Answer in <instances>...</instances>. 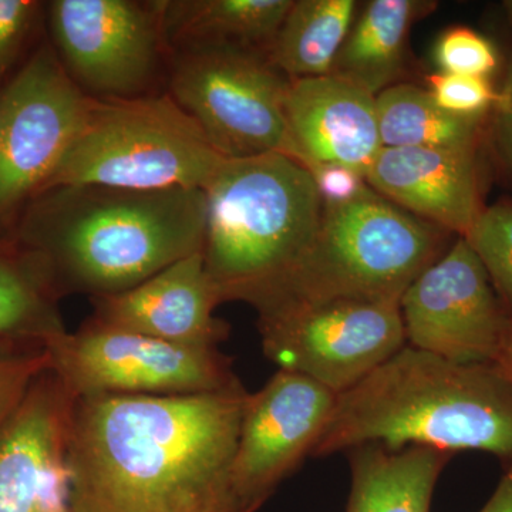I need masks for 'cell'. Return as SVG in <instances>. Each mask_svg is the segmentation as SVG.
<instances>
[{"mask_svg":"<svg viewBox=\"0 0 512 512\" xmlns=\"http://www.w3.org/2000/svg\"><path fill=\"white\" fill-rule=\"evenodd\" d=\"M504 9L507 10L508 16L512 18V0L511 2H504Z\"/></svg>","mask_w":512,"mask_h":512,"instance_id":"cell-33","label":"cell"},{"mask_svg":"<svg viewBox=\"0 0 512 512\" xmlns=\"http://www.w3.org/2000/svg\"><path fill=\"white\" fill-rule=\"evenodd\" d=\"M493 365L500 370L501 375L512 386V315L508 319L507 329H505L503 340H501Z\"/></svg>","mask_w":512,"mask_h":512,"instance_id":"cell-32","label":"cell"},{"mask_svg":"<svg viewBox=\"0 0 512 512\" xmlns=\"http://www.w3.org/2000/svg\"><path fill=\"white\" fill-rule=\"evenodd\" d=\"M286 123L299 163L350 168L365 178L382 150L376 96L328 74L291 80Z\"/></svg>","mask_w":512,"mask_h":512,"instance_id":"cell-16","label":"cell"},{"mask_svg":"<svg viewBox=\"0 0 512 512\" xmlns=\"http://www.w3.org/2000/svg\"><path fill=\"white\" fill-rule=\"evenodd\" d=\"M355 0H293L266 56L289 80L328 76L356 19Z\"/></svg>","mask_w":512,"mask_h":512,"instance_id":"cell-21","label":"cell"},{"mask_svg":"<svg viewBox=\"0 0 512 512\" xmlns=\"http://www.w3.org/2000/svg\"><path fill=\"white\" fill-rule=\"evenodd\" d=\"M365 444L483 451L512 460V386L493 363H456L406 345L338 394L312 457Z\"/></svg>","mask_w":512,"mask_h":512,"instance_id":"cell-3","label":"cell"},{"mask_svg":"<svg viewBox=\"0 0 512 512\" xmlns=\"http://www.w3.org/2000/svg\"><path fill=\"white\" fill-rule=\"evenodd\" d=\"M400 312L407 345L456 363H493L510 319L461 237L404 291Z\"/></svg>","mask_w":512,"mask_h":512,"instance_id":"cell-12","label":"cell"},{"mask_svg":"<svg viewBox=\"0 0 512 512\" xmlns=\"http://www.w3.org/2000/svg\"><path fill=\"white\" fill-rule=\"evenodd\" d=\"M202 258L222 303L264 308L311 247L323 202L311 171L272 153L225 158L205 187Z\"/></svg>","mask_w":512,"mask_h":512,"instance_id":"cell-4","label":"cell"},{"mask_svg":"<svg viewBox=\"0 0 512 512\" xmlns=\"http://www.w3.org/2000/svg\"><path fill=\"white\" fill-rule=\"evenodd\" d=\"M383 148H431L476 154L483 119H466L441 110L427 89L393 84L376 96Z\"/></svg>","mask_w":512,"mask_h":512,"instance_id":"cell-22","label":"cell"},{"mask_svg":"<svg viewBox=\"0 0 512 512\" xmlns=\"http://www.w3.org/2000/svg\"><path fill=\"white\" fill-rule=\"evenodd\" d=\"M429 0H372L360 12L330 74L367 92L382 93L399 79L414 23L436 9Z\"/></svg>","mask_w":512,"mask_h":512,"instance_id":"cell-20","label":"cell"},{"mask_svg":"<svg viewBox=\"0 0 512 512\" xmlns=\"http://www.w3.org/2000/svg\"><path fill=\"white\" fill-rule=\"evenodd\" d=\"M464 239L476 252L495 292L512 315V202L483 208Z\"/></svg>","mask_w":512,"mask_h":512,"instance_id":"cell-24","label":"cell"},{"mask_svg":"<svg viewBox=\"0 0 512 512\" xmlns=\"http://www.w3.org/2000/svg\"><path fill=\"white\" fill-rule=\"evenodd\" d=\"M76 399L46 370L0 430V512H70L67 443Z\"/></svg>","mask_w":512,"mask_h":512,"instance_id":"cell-14","label":"cell"},{"mask_svg":"<svg viewBox=\"0 0 512 512\" xmlns=\"http://www.w3.org/2000/svg\"><path fill=\"white\" fill-rule=\"evenodd\" d=\"M289 82L265 52L247 47H187L168 60V94L224 158L298 160L286 123Z\"/></svg>","mask_w":512,"mask_h":512,"instance_id":"cell-7","label":"cell"},{"mask_svg":"<svg viewBox=\"0 0 512 512\" xmlns=\"http://www.w3.org/2000/svg\"><path fill=\"white\" fill-rule=\"evenodd\" d=\"M87 101L50 45L33 52L0 90V245L46 190Z\"/></svg>","mask_w":512,"mask_h":512,"instance_id":"cell-10","label":"cell"},{"mask_svg":"<svg viewBox=\"0 0 512 512\" xmlns=\"http://www.w3.org/2000/svg\"><path fill=\"white\" fill-rule=\"evenodd\" d=\"M64 333L59 299L26 258L0 245V342L47 348Z\"/></svg>","mask_w":512,"mask_h":512,"instance_id":"cell-23","label":"cell"},{"mask_svg":"<svg viewBox=\"0 0 512 512\" xmlns=\"http://www.w3.org/2000/svg\"><path fill=\"white\" fill-rule=\"evenodd\" d=\"M493 138L498 157L512 177V53L493 107Z\"/></svg>","mask_w":512,"mask_h":512,"instance_id":"cell-30","label":"cell"},{"mask_svg":"<svg viewBox=\"0 0 512 512\" xmlns=\"http://www.w3.org/2000/svg\"><path fill=\"white\" fill-rule=\"evenodd\" d=\"M50 369L46 348L0 342V430L25 399L37 377Z\"/></svg>","mask_w":512,"mask_h":512,"instance_id":"cell-26","label":"cell"},{"mask_svg":"<svg viewBox=\"0 0 512 512\" xmlns=\"http://www.w3.org/2000/svg\"><path fill=\"white\" fill-rule=\"evenodd\" d=\"M87 322L178 345L218 348L229 325L215 316L222 301L202 252L167 266L134 288L90 299Z\"/></svg>","mask_w":512,"mask_h":512,"instance_id":"cell-15","label":"cell"},{"mask_svg":"<svg viewBox=\"0 0 512 512\" xmlns=\"http://www.w3.org/2000/svg\"><path fill=\"white\" fill-rule=\"evenodd\" d=\"M478 512H512V460L505 466L494 493Z\"/></svg>","mask_w":512,"mask_h":512,"instance_id":"cell-31","label":"cell"},{"mask_svg":"<svg viewBox=\"0 0 512 512\" xmlns=\"http://www.w3.org/2000/svg\"><path fill=\"white\" fill-rule=\"evenodd\" d=\"M444 229L414 217L366 185L352 201L323 204L315 239L278 295L258 313L293 302H399L446 252Z\"/></svg>","mask_w":512,"mask_h":512,"instance_id":"cell-5","label":"cell"},{"mask_svg":"<svg viewBox=\"0 0 512 512\" xmlns=\"http://www.w3.org/2000/svg\"><path fill=\"white\" fill-rule=\"evenodd\" d=\"M293 0H160L168 50L237 46L268 52Z\"/></svg>","mask_w":512,"mask_h":512,"instance_id":"cell-19","label":"cell"},{"mask_svg":"<svg viewBox=\"0 0 512 512\" xmlns=\"http://www.w3.org/2000/svg\"><path fill=\"white\" fill-rule=\"evenodd\" d=\"M248 394L80 397L67 443L70 512H242L231 467Z\"/></svg>","mask_w":512,"mask_h":512,"instance_id":"cell-1","label":"cell"},{"mask_svg":"<svg viewBox=\"0 0 512 512\" xmlns=\"http://www.w3.org/2000/svg\"><path fill=\"white\" fill-rule=\"evenodd\" d=\"M365 181L402 210L461 238L483 211L476 154L382 148Z\"/></svg>","mask_w":512,"mask_h":512,"instance_id":"cell-17","label":"cell"},{"mask_svg":"<svg viewBox=\"0 0 512 512\" xmlns=\"http://www.w3.org/2000/svg\"><path fill=\"white\" fill-rule=\"evenodd\" d=\"M427 92L441 110L466 119H484L498 96L490 79L448 73L430 76Z\"/></svg>","mask_w":512,"mask_h":512,"instance_id":"cell-27","label":"cell"},{"mask_svg":"<svg viewBox=\"0 0 512 512\" xmlns=\"http://www.w3.org/2000/svg\"><path fill=\"white\" fill-rule=\"evenodd\" d=\"M50 370L74 399L97 394L190 396L242 386L218 348L178 345L84 322L47 345Z\"/></svg>","mask_w":512,"mask_h":512,"instance_id":"cell-9","label":"cell"},{"mask_svg":"<svg viewBox=\"0 0 512 512\" xmlns=\"http://www.w3.org/2000/svg\"><path fill=\"white\" fill-rule=\"evenodd\" d=\"M338 394L299 373L279 370L242 414L231 487L242 512L259 508L312 457Z\"/></svg>","mask_w":512,"mask_h":512,"instance_id":"cell-13","label":"cell"},{"mask_svg":"<svg viewBox=\"0 0 512 512\" xmlns=\"http://www.w3.org/2000/svg\"><path fill=\"white\" fill-rule=\"evenodd\" d=\"M259 511L258 508H252V510H248L247 512H256Z\"/></svg>","mask_w":512,"mask_h":512,"instance_id":"cell-34","label":"cell"},{"mask_svg":"<svg viewBox=\"0 0 512 512\" xmlns=\"http://www.w3.org/2000/svg\"><path fill=\"white\" fill-rule=\"evenodd\" d=\"M53 52L90 99H133L153 90L170 50L160 0H55L46 6Z\"/></svg>","mask_w":512,"mask_h":512,"instance_id":"cell-11","label":"cell"},{"mask_svg":"<svg viewBox=\"0 0 512 512\" xmlns=\"http://www.w3.org/2000/svg\"><path fill=\"white\" fill-rule=\"evenodd\" d=\"M45 6L35 0H0V90L18 72Z\"/></svg>","mask_w":512,"mask_h":512,"instance_id":"cell-28","label":"cell"},{"mask_svg":"<svg viewBox=\"0 0 512 512\" xmlns=\"http://www.w3.org/2000/svg\"><path fill=\"white\" fill-rule=\"evenodd\" d=\"M309 171L323 204H343L352 201L367 185L362 175L342 165H316Z\"/></svg>","mask_w":512,"mask_h":512,"instance_id":"cell-29","label":"cell"},{"mask_svg":"<svg viewBox=\"0 0 512 512\" xmlns=\"http://www.w3.org/2000/svg\"><path fill=\"white\" fill-rule=\"evenodd\" d=\"M350 493L345 512H430L437 481L454 454L427 447L365 444L346 451Z\"/></svg>","mask_w":512,"mask_h":512,"instance_id":"cell-18","label":"cell"},{"mask_svg":"<svg viewBox=\"0 0 512 512\" xmlns=\"http://www.w3.org/2000/svg\"><path fill=\"white\" fill-rule=\"evenodd\" d=\"M433 59L440 73L490 79L500 64L490 39L470 28L444 30L433 47Z\"/></svg>","mask_w":512,"mask_h":512,"instance_id":"cell-25","label":"cell"},{"mask_svg":"<svg viewBox=\"0 0 512 512\" xmlns=\"http://www.w3.org/2000/svg\"><path fill=\"white\" fill-rule=\"evenodd\" d=\"M204 190L136 191L55 185L30 202L5 245L19 252L57 299L134 288L202 252Z\"/></svg>","mask_w":512,"mask_h":512,"instance_id":"cell-2","label":"cell"},{"mask_svg":"<svg viewBox=\"0 0 512 512\" xmlns=\"http://www.w3.org/2000/svg\"><path fill=\"white\" fill-rule=\"evenodd\" d=\"M225 158L168 93L87 101L47 188L94 184L123 190H205Z\"/></svg>","mask_w":512,"mask_h":512,"instance_id":"cell-6","label":"cell"},{"mask_svg":"<svg viewBox=\"0 0 512 512\" xmlns=\"http://www.w3.org/2000/svg\"><path fill=\"white\" fill-rule=\"evenodd\" d=\"M264 355L340 394L407 345L399 302H293L258 313Z\"/></svg>","mask_w":512,"mask_h":512,"instance_id":"cell-8","label":"cell"}]
</instances>
